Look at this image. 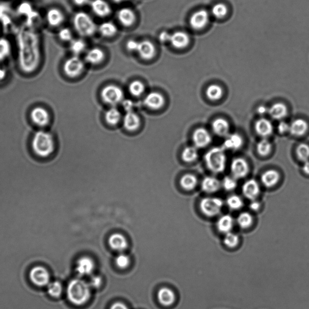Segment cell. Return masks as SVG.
<instances>
[{
  "mask_svg": "<svg viewBox=\"0 0 309 309\" xmlns=\"http://www.w3.org/2000/svg\"><path fill=\"white\" fill-rule=\"evenodd\" d=\"M7 77V72L3 67L0 66V82L4 80Z\"/></svg>",
  "mask_w": 309,
  "mask_h": 309,
  "instance_id": "62",
  "label": "cell"
},
{
  "mask_svg": "<svg viewBox=\"0 0 309 309\" xmlns=\"http://www.w3.org/2000/svg\"><path fill=\"white\" fill-rule=\"evenodd\" d=\"M223 242L227 248L235 249L239 245L240 238L239 235L235 234V233L230 232L225 234Z\"/></svg>",
  "mask_w": 309,
  "mask_h": 309,
  "instance_id": "45",
  "label": "cell"
},
{
  "mask_svg": "<svg viewBox=\"0 0 309 309\" xmlns=\"http://www.w3.org/2000/svg\"><path fill=\"white\" fill-rule=\"evenodd\" d=\"M18 62L26 74L35 72L41 60L40 36L35 28L25 26L17 31Z\"/></svg>",
  "mask_w": 309,
  "mask_h": 309,
  "instance_id": "1",
  "label": "cell"
},
{
  "mask_svg": "<svg viewBox=\"0 0 309 309\" xmlns=\"http://www.w3.org/2000/svg\"><path fill=\"white\" fill-rule=\"evenodd\" d=\"M226 203L229 208L234 211L239 210L244 206L242 198L237 195L230 196Z\"/></svg>",
  "mask_w": 309,
  "mask_h": 309,
  "instance_id": "46",
  "label": "cell"
},
{
  "mask_svg": "<svg viewBox=\"0 0 309 309\" xmlns=\"http://www.w3.org/2000/svg\"><path fill=\"white\" fill-rule=\"evenodd\" d=\"M234 225V219L230 214H224L219 217L216 223V228L219 232L226 234L232 232Z\"/></svg>",
  "mask_w": 309,
  "mask_h": 309,
  "instance_id": "26",
  "label": "cell"
},
{
  "mask_svg": "<svg viewBox=\"0 0 309 309\" xmlns=\"http://www.w3.org/2000/svg\"><path fill=\"white\" fill-rule=\"evenodd\" d=\"M99 30L102 36L110 37L117 33V28L113 23L107 22L102 23L99 26Z\"/></svg>",
  "mask_w": 309,
  "mask_h": 309,
  "instance_id": "44",
  "label": "cell"
},
{
  "mask_svg": "<svg viewBox=\"0 0 309 309\" xmlns=\"http://www.w3.org/2000/svg\"><path fill=\"white\" fill-rule=\"evenodd\" d=\"M102 100L106 103L115 105L124 100V91L119 86L109 85L103 88L101 92Z\"/></svg>",
  "mask_w": 309,
  "mask_h": 309,
  "instance_id": "9",
  "label": "cell"
},
{
  "mask_svg": "<svg viewBox=\"0 0 309 309\" xmlns=\"http://www.w3.org/2000/svg\"><path fill=\"white\" fill-rule=\"evenodd\" d=\"M157 297L159 302L164 306H172L176 300L174 292L167 287H162L159 289Z\"/></svg>",
  "mask_w": 309,
  "mask_h": 309,
  "instance_id": "33",
  "label": "cell"
},
{
  "mask_svg": "<svg viewBox=\"0 0 309 309\" xmlns=\"http://www.w3.org/2000/svg\"><path fill=\"white\" fill-rule=\"evenodd\" d=\"M296 154L301 161L309 160V146L306 143H300L296 149Z\"/></svg>",
  "mask_w": 309,
  "mask_h": 309,
  "instance_id": "47",
  "label": "cell"
},
{
  "mask_svg": "<svg viewBox=\"0 0 309 309\" xmlns=\"http://www.w3.org/2000/svg\"><path fill=\"white\" fill-rule=\"evenodd\" d=\"M255 129L257 134L263 138H267L273 133L274 127L270 120L263 118L256 122Z\"/></svg>",
  "mask_w": 309,
  "mask_h": 309,
  "instance_id": "17",
  "label": "cell"
},
{
  "mask_svg": "<svg viewBox=\"0 0 309 309\" xmlns=\"http://www.w3.org/2000/svg\"><path fill=\"white\" fill-rule=\"evenodd\" d=\"M170 36H171V34H170L169 32H167L166 31H162L159 35V41L161 42L162 43H167V42H170Z\"/></svg>",
  "mask_w": 309,
  "mask_h": 309,
  "instance_id": "57",
  "label": "cell"
},
{
  "mask_svg": "<svg viewBox=\"0 0 309 309\" xmlns=\"http://www.w3.org/2000/svg\"><path fill=\"white\" fill-rule=\"evenodd\" d=\"M236 222L240 229L245 230L252 226L254 219L253 216L250 213L245 211L239 214Z\"/></svg>",
  "mask_w": 309,
  "mask_h": 309,
  "instance_id": "40",
  "label": "cell"
},
{
  "mask_svg": "<svg viewBox=\"0 0 309 309\" xmlns=\"http://www.w3.org/2000/svg\"><path fill=\"white\" fill-rule=\"evenodd\" d=\"M46 18L47 23L52 27H58L64 23L65 16L61 10L57 8H51L46 13Z\"/></svg>",
  "mask_w": 309,
  "mask_h": 309,
  "instance_id": "19",
  "label": "cell"
},
{
  "mask_svg": "<svg viewBox=\"0 0 309 309\" xmlns=\"http://www.w3.org/2000/svg\"><path fill=\"white\" fill-rule=\"evenodd\" d=\"M223 206V201L216 197L204 198L202 199L200 203V208L202 213L209 217L219 215Z\"/></svg>",
  "mask_w": 309,
  "mask_h": 309,
  "instance_id": "6",
  "label": "cell"
},
{
  "mask_svg": "<svg viewBox=\"0 0 309 309\" xmlns=\"http://www.w3.org/2000/svg\"><path fill=\"white\" fill-rule=\"evenodd\" d=\"M145 86L140 80H134L130 83L129 86V91L131 95L135 97H138L142 95L145 92Z\"/></svg>",
  "mask_w": 309,
  "mask_h": 309,
  "instance_id": "48",
  "label": "cell"
},
{
  "mask_svg": "<svg viewBox=\"0 0 309 309\" xmlns=\"http://www.w3.org/2000/svg\"><path fill=\"white\" fill-rule=\"evenodd\" d=\"M309 125L305 120L298 119L290 125L289 132L295 137H302L308 132Z\"/></svg>",
  "mask_w": 309,
  "mask_h": 309,
  "instance_id": "32",
  "label": "cell"
},
{
  "mask_svg": "<svg viewBox=\"0 0 309 309\" xmlns=\"http://www.w3.org/2000/svg\"><path fill=\"white\" fill-rule=\"evenodd\" d=\"M63 289L62 284L61 282L54 281L51 282L47 286V294L53 298H58L62 294Z\"/></svg>",
  "mask_w": 309,
  "mask_h": 309,
  "instance_id": "41",
  "label": "cell"
},
{
  "mask_svg": "<svg viewBox=\"0 0 309 309\" xmlns=\"http://www.w3.org/2000/svg\"><path fill=\"white\" fill-rule=\"evenodd\" d=\"M204 161L207 169L214 174H222L226 168L227 156L224 149L213 148L204 156Z\"/></svg>",
  "mask_w": 309,
  "mask_h": 309,
  "instance_id": "4",
  "label": "cell"
},
{
  "mask_svg": "<svg viewBox=\"0 0 309 309\" xmlns=\"http://www.w3.org/2000/svg\"><path fill=\"white\" fill-rule=\"evenodd\" d=\"M123 124L128 131H135L140 127L141 120L140 117L134 112L128 111L124 117Z\"/></svg>",
  "mask_w": 309,
  "mask_h": 309,
  "instance_id": "22",
  "label": "cell"
},
{
  "mask_svg": "<svg viewBox=\"0 0 309 309\" xmlns=\"http://www.w3.org/2000/svg\"><path fill=\"white\" fill-rule=\"evenodd\" d=\"M12 46L9 39L0 38V62L4 61L10 56Z\"/></svg>",
  "mask_w": 309,
  "mask_h": 309,
  "instance_id": "39",
  "label": "cell"
},
{
  "mask_svg": "<svg viewBox=\"0 0 309 309\" xmlns=\"http://www.w3.org/2000/svg\"><path fill=\"white\" fill-rule=\"evenodd\" d=\"M194 146L198 149H203L210 145L212 141L211 133L204 128H199L192 135Z\"/></svg>",
  "mask_w": 309,
  "mask_h": 309,
  "instance_id": "13",
  "label": "cell"
},
{
  "mask_svg": "<svg viewBox=\"0 0 309 309\" xmlns=\"http://www.w3.org/2000/svg\"><path fill=\"white\" fill-rule=\"evenodd\" d=\"M209 20V15L206 10H198L191 16L190 25L193 29L200 30L208 25Z\"/></svg>",
  "mask_w": 309,
  "mask_h": 309,
  "instance_id": "15",
  "label": "cell"
},
{
  "mask_svg": "<svg viewBox=\"0 0 309 309\" xmlns=\"http://www.w3.org/2000/svg\"><path fill=\"white\" fill-rule=\"evenodd\" d=\"M242 190L243 196L248 200H256L260 193V186L256 180L250 179L243 184Z\"/></svg>",
  "mask_w": 309,
  "mask_h": 309,
  "instance_id": "14",
  "label": "cell"
},
{
  "mask_svg": "<svg viewBox=\"0 0 309 309\" xmlns=\"http://www.w3.org/2000/svg\"><path fill=\"white\" fill-rule=\"evenodd\" d=\"M73 25L81 36H90L95 33L97 26L93 18L85 12H78L73 18Z\"/></svg>",
  "mask_w": 309,
  "mask_h": 309,
  "instance_id": "5",
  "label": "cell"
},
{
  "mask_svg": "<svg viewBox=\"0 0 309 309\" xmlns=\"http://www.w3.org/2000/svg\"><path fill=\"white\" fill-rule=\"evenodd\" d=\"M28 276L31 283L38 287H47L51 282V273L48 269L42 265L33 266Z\"/></svg>",
  "mask_w": 309,
  "mask_h": 309,
  "instance_id": "8",
  "label": "cell"
},
{
  "mask_svg": "<svg viewBox=\"0 0 309 309\" xmlns=\"http://www.w3.org/2000/svg\"><path fill=\"white\" fill-rule=\"evenodd\" d=\"M123 105H124V108L127 112L132 111L133 104L131 101H124L123 102Z\"/></svg>",
  "mask_w": 309,
  "mask_h": 309,
  "instance_id": "59",
  "label": "cell"
},
{
  "mask_svg": "<svg viewBox=\"0 0 309 309\" xmlns=\"http://www.w3.org/2000/svg\"><path fill=\"white\" fill-rule=\"evenodd\" d=\"M73 2L77 6H82L87 4L88 2H90V0H73Z\"/></svg>",
  "mask_w": 309,
  "mask_h": 309,
  "instance_id": "63",
  "label": "cell"
},
{
  "mask_svg": "<svg viewBox=\"0 0 309 309\" xmlns=\"http://www.w3.org/2000/svg\"><path fill=\"white\" fill-rule=\"evenodd\" d=\"M102 280L100 277L93 276L88 283L91 287L98 288L101 286Z\"/></svg>",
  "mask_w": 309,
  "mask_h": 309,
  "instance_id": "55",
  "label": "cell"
},
{
  "mask_svg": "<svg viewBox=\"0 0 309 309\" xmlns=\"http://www.w3.org/2000/svg\"><path fill=\"white\" fill-rule=\"evenodd\" d=\"M118 19L122 25L129 27L135 23L136 15L131 9L128 7L122 8L117 14Z\"/></svg>",
  "mask_w": 309,
  "mask_h": 309,
  "instance_id": "31",
  "label": "cell"
},
{
  "mask_svg": "<svg viewBox=\"0 0 309 309\" xmlns=\"http://www.w3.org/2000/svg\"><path fill=\"white\" fill-rule=\"evenodd\" d=\"M110 309H129L125 304L122 303H116L111 306Z\"/></svg>",
  "mask_w": 309,
  "mask_h": 309,
  "instance_id": "60",
  "label": "cell"
},
{
  "mask_svg": "<svg viewBox=\"0 0 309 309\" xmlns=\"http://www.w3.org/2000/svg\"><path fill=\"white\" fill-rule=\"evenodd\" d=\"M31 147L36 155L47 158L54 151L55 141L53 135L45 130H39L33 136Z\"/></svg>",
  "mask_w": 309,
  "mask_h": 309,
  "instance_id": "3",
  "label": "cell"
},
{
  "mask_svg": "<svg viewBox=\"0 0 309 309\" xmlns=\"http://www.w3.org/2000/svg\"><path fill=\"white\" fill-rule=\"evenodd\" d=\"M211 13L216 18H222L227 15L228 8L224 4H216L212 8Z\"/></svg>",
  "mask_w": 309,
  "mask_h": 309,
  "instance_id": "51",
  "label": "cell"
},
{
  "mask_svg": "<svg viewBox=\"0 0 309 309\" xmlns=\"http://www.w3.org/2000/svg\"><path fill=\"white\" fill-rule=\"evenodd\" d=\"M104 118L107 123L110 125L115 126L119 124L122 119V114L119 109L112 107L106 112Z\"/></svg>",
  "mask_w": 309,
  "mask_h": 309,
  "instance_id": "38",
  "label": "cell"
},
{
  "mask_svg": "<svg viewBox=\"0 0 309 309\" xmlns=\"http://www.w3.org/2000/svg\"><path fill=\"white\" fill-rule=\"evenodd\" d=\"M230 171L235 179H242L247 176L250 172V167L247 160L242 157L232 159L230 164Z\"/></svg>",
  "mask_w": 309,
  "mask_h": 309,
  "instance_id": "11",
  "label": "cell"
},
{
  "mask_svg": "<svg viewBox=\"0 0 309 309\" xmlns=\"http://www.w3.org/2000/svg\"><path fill=\"white\" fill-rule=\"evenodd\" d=\"M222 187L228 192H232L236 188L237 186V180L232 177H225L221 182Z\"/></svg>",
  "mask_w": 309,
  "mask_h": 309,
  "instance_id": "50",
  "label": "cell"
},
{
  "mask_svg": "<svg viewBox=\"0 0 309 309\" xmlns=\"http://www.w3.org/2000/svg\"><path fill=\"white\" fill-rule=\"evenodd\" d=\"M30 116L31 121L38 127H46L51 122V115L44 107H35L31 110Z\"/></svg>",
  "mask_w": 309,
  "mask_h": 309,
  "instance_id": "12",
  "label": "cell"
},
{
  "mask_svg": "<svg viewBox=\"0 0 309 309\" xmlns=\"http://www.w3.org/2000/svg\"><path fill=\"white\" fill-rule=\"evenodd\" d=\"M268 113L274 120H282L287 116V108L283 103H275L269 109Z\"/></svg>",
  "mask_w": 309,
  "mask_h": 309,
  "instance_id": "34",
  "label": "cell"
},
{
  "mask_svg": "<svg viewBox=\"0 0 309 309\" xmlns=\"http://www.w3.org/2000/svg\"><path fill=\"white\" fill-rule=\"evenodd\" d=\"M86 49V44L82 39H73L70 42V50L76 56L83 53Z\"/></svg>",
  "mask_w": 309,
  "mask_h": 309,
  "instance_id": "49",
  "label": "cell"
},
{
  "mask_svg": "<svg viewBox=\"0 0 309 309\" xmlns=\"http://www.w3.org/2000/svg\"><path fill=\"white\" fill-rule=\"evenodd\" d=\"M137 53L141 58L145 60L153 59L155 54L156 49L154 44L150 41L144 40L139 42Z\"/></svg>",
  "mask_w": 309,
  "mask_h": 309,
  "instance_id": "23",
  "label": "cell"
},
{
  "mask_svg": "<svg viewBox=\"0 0 309 309\" xmlns=\"http://www.w3.org/2000/svg\"><path fill=\"white\" fill-rule=\"evenodd\" d=\"M199 156L198 148L195 146H187L183 149L181 154L182 160L187 163H192L197 160Z\"/></svg>",
  "mask_w": 309,
  "mask_h": 309,
  "instance_id": "37",
  "label": "cell"
},
{
  "mask_svg": "<svg viewBox=\"0 0 309 309\" xmlns=\"http://www.w3.org/2000/svg\"><path fill=\"white\" fill-rule=\"evenodd\" d=\"M201 188L206 193H214L222 187L221 182L214 177H206L201 182Z\"/></svg>",
  "mask_w": 309,
  "mask_h": 309,
  "instance_id": "28",
  "label": "cell"
},
{
  "mask_svg": "<svg viewBox=\"0 0 309 309\" xmlns=\"http://www.w3.org/2000/svg\"><path fill=\"white\" fill-rule=\"evenodd\" d=\"M257 152L259 155L263 157L268 156L272 150L270 141L267 138H263L257 145Z\"/></svg>",
  "mask_w": 309,
  "mask_h": 309,
  "instance_id": "42",
  "label": "cell"
},
{
  "mask_svg": "<svg viewBox=\"0 0 309 309\" xmlns=\"http://www.w3.org/2000/svg\"><path fill=\"white\" fill-rule=\"evenodd\" d=\"M139 46V42L135 40H129L127 44V49L128 51L137 52Z\"/></svg>",
  "mask_w": 309,
  "mask_h": 309,
  "instance_id": "56",
  "label": "cell"
},
{
  "mask_svg": "<svg viewBox=\"0 0 309 309\" xmlns=\"http://www.w3.org/2000/svg\"><path fill=\"white\" fill-rule=\"evenodd\" d=\"M94 269V261L88 257H82L77 261L76 271L78 276L81 277L90 276L93 273Z\"/></svg>",
  "mask_w": 309,
  "mask_h": 309,
  "instance_id": "16",
  "label": "cell"
},
{
  "mask_svg": "<svg viewBox=\"0 0 309 309\" xmlns=\"http://www.w3.org/2000/svg\"><path fill=\"white\" fill-rule=\"evenodd\" d=\"M198 184V180L195 175L187 174L180 178V185L183 189L191 191L195 189Z\"/></svg>",
  "mask_w": 309,
  "mask_h": 309,
  "instance_id": "35",
  "label": "cell"
},
{
  "mask_svg": "<svg viewBox=\"0 0 309 309\" xmlns=\"http://www.w3.org/2000/svg\"><path fill=\"white\" fill-rule=\"evenodd\" d=\"M243 145V139L239 133H233L227 135L224 143V149L229 150H239Z\"/></svg>",
  "mask_w": 309,
  "mask_h": 309,
  "instance_id": "29",
  "label": "cell"
},
{
  "mask_svg": "<svg viewBox=\"0 0 309 309\" xmlns=\"http://www.w3.org/2000/svg\"><path fill=\"white\" fill-rule=\"evenodd\" d=\"M277 129L280 134H284V133L289 132L290 125L284 121L280 122L277 127Z\"/></svg>",
  "mask_w": 309,
  "mask_h": 309,
  "instance_id": "54",
  "label": "cell"
},
{
  "mask_svg": "<svg viewBox=\"0 0 309 309\" xmlns=\"http://www.w3.org/2000/svg\"><path fill=\"white\" fill-rule=\"evenodd\" d=\"M280 180V173L275 169L266 170L261 177V182L266 188L274 187L278 184Z\"/></svg>",
  "mask_w": 309,
  "mask_h": 309,
  "instance_id": "24",
  "label": "cell"
},
{
  "mask_svg": "<svg viewBox=\"0 0 309 309\" xmlns=\"http://www.w3.org/2000/svg\"><path fill=\"white\" fill-rule=\"evenodd\" d=\"M84 67V62L79 57L75 55L65 61L63 70L67 77L74 78L83 72Z\"/></svg>",
  "mask_w": 309,
  "mask_h": 309,
  "instance_id": "10",
  "label": "cell"
},
{
  "mask_svg": "<svg viewBox=\"0 0 309 309\" xmlns=\"http://www.w3.org/2000/svg\"><path fill=\"white\" fill-rule=\"evenodd\" d=\"M104 57V54L101 49L94 48L87 52L85 56V60L91 64L95 65L103 61Z\"/></svg>",
  "mask_w": 309,
  "mask_h": 309,
  "instance_id": "36",
  "label": "cell"
},
{
  "mask_svg": "<svg viewBox=\"0 0 309 309\" xmlns=\"http://www.w3.org/2000/svg\"><path fill=\"white\" fill-rule=\"evenodd\" d=\"M212 130L219 137H224L229 135L230 124L223 118H217L211 124Z\"/></svg>",
  "mask_w": 309,
  "mask_h": 309,
  "instance_id": "27",
  "label": "cell"
},
{
  "mask_svg": "<svg viewBox=\"0 0 309 309\" xmlns=\"http://www.w3.org/2000/svg\"><path fill=\"white\" fill-rule=\"evenodd\" d=\"M91 7L94 14L101 18L107 17L111 12V6L105 0H93Z\"/></svg>",
  "mask_w": 309,
  "mask_h": 309,
  "instance_id": "21",
  "label": "cell"
},
{
  "mask_svg": "<svg viewBox=\"0 0 309 309\" xmlns=\"http://www.w3.org/2000/svg\"><path fill=\"white\" fill-rule=\"evenodd\" d=\"M17 14L26 18V25L27 27L35 28L36 24L39 23L40 15L36 11L29 1H23L18 5Z\"/></svg>",
  "mask_w": 309,
  "mask_h": 309,
  "instance_id": "7",
  "label": "cell"
},
{
  "mask_svg": "<svg viewBox=\"0 0 309 309\" xmlns=\"http://www.w3.org/2000/svg\"><path fill=\"white\" fill-rule=\"evenodd\" d=\"M165 99L161 94L158 92H151L146 96L144 103L148 108L153 109H159L164 106Z\"/></svg>",
  "mask_w": 309,
  "mask_h": 309,
  "instance_id": "20",
  "label": "cell"
},
{
  "mask_svg": "<svg viewBox=\"0 0 309 309\" xmlns=\"http://www.w3.org/2000/svg\"><path fill=\"white\" fill-rule=\"evenodd\" d=\"M223 90L218 85H209L206 91V95L211 101H218L223 96Z\"/></svg>",
  "mask_w": 309,
  "mask_h": 309,
  "instance_id": "43",
  "label": "cell"
},
{
  "mask_svg": "<svg viewBox=\"0 0 309 309\" xmlns=\"http://www.w3.org/2000/svg\"><path fill=\"white\" fill-rule=\"evenodd\" d=\"M108 243L112 250L122 252L128 248L127 238L120 233H114L109 237Z\"/></svg>",
  "mask_w": 309,
  "mask_h": 309,
  "instance_id": "25",
  "label": "cell"
},
{
  "mask_svg": "<svg viewBox=\"0 0 309 309\" xmlns=\"http://www.w3.org/2000/svg\"><path fill=\"white\" fill-rule=\"evenodd\" d=\"M269 109L267 108L266 106L261 105L258 107L257 111L258 114L260 115H264L268 113Z\"/></svg>",
  "mask_w": 309,
  "mask_h": 309,
  "instance_id": "61",
  "label": "cell"
},
{
  "mask_svg": "<svg viewBox=\"0 0 309 309\" xmlns=\"http://www.w3.org/2000/svg\"><path fill=\"white\" fill-rule=\"evenodd\" d=\"M302 170L305 174L309 175V160L304 162Z\"/></svg>",
  "mask_w": 309,
  "mask_h": 309,
  "instance_id": "64",
  "label": "cell"
},
{
  "mask_svg": "<svg viewBox=\"0 0 309 309\" xmlns=\"http://www.w3.org/2000/svg\"><path fill=\"white\" fill-rule=\"evenodd\" d=\"M14 12L11 7L6 2H0V23L4 27L11 26L13 23Z\"/></svg>",
  "mask_w": 309,
  "mask_h": 309,
  "instance_id": "30",
  "label": "cell"
},
{
  "mask_svg": "<svg viewBox=\"0 0 309 309\" xmlns=\"http://www.w3.org/2000/svg\"><path fill=\"white\" fill-rule=\"evenodd\" d=\"M250 208L253 211H258L260 208V204L256 200L251 201Z\"/></svg>",
  "mask_w": 309,
  "mask_h": 309,
  "instance_id": "58",
  "label": "cell"
},
{
  "mask_svg": "<svg viewBox=\"0 0 309 309\" xmlns=\"http://www.w3.org/2000/svg\"><path fill=\"white\" fill-rule=\"evenodd\" d=\"M58 37L64 42H71L73 40V34L70 28H62L58 32Z\"/></svg>",
  "mask_w": 309,
  "mask_h": 309,
  "instance_id": "53",
  "label": "cell"
},
{
  "mask_svg": "<svg viewBox=\"0 0 309 309\" xmlns=\"http://www.w3.org/2000/svg\"><path fill=\"white\" fill-rule=\"evenodd\" d=\"M68 300L75 306H82L91 297V286L88 283L80 279L71 280L66 290Z\"/></svg>",
  "mask_w": 309,
  "mask_h": 309,
  "instance_id": "2",
  "label": "cell"
},
{
  "mask_svg": "<svg viewBox=\"0 0 309 309\" xmlns=\"http://www.w3.org/2000/svg\"><path fill=\"white\" fill-rule=\"evenodd\" d=\"M116 263L119 268L121 269L127 268L129 265L130 258L129 256L121 254L118 256L116 258Z\"/></svg>",
  "mask_w": 309,
  "mask_h": 309,
  "instance_id": "52",
  "label": "cell"
},
{
  "mask_svg": "<svg viewBox=\"0 0 309 309\" xmlns=\"http://www.w3.org/2000/svg\"><path fill=\"white\" fill-rule=\"evenodd\" d=\"M170 43L175 48L184 49L189 44L190 37L188 34L184 31H175L170 36Z\"/></svg>",
  "mask_w": 309,
  "mask_h": 309,
  "instance_id": "18",
  "label": "cell"
}]
</instances>
